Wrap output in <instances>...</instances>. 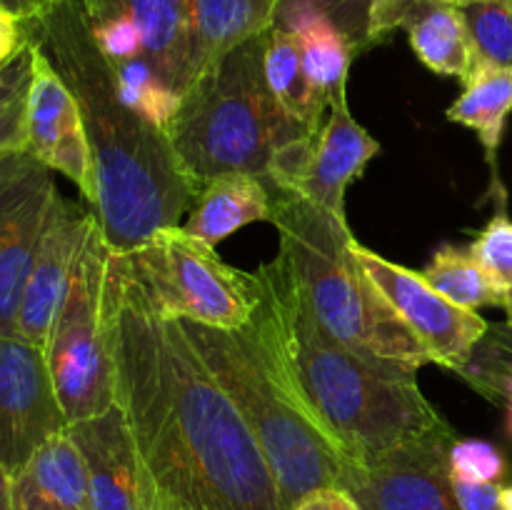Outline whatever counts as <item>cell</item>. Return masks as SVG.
Returning a JSON list of instances; mask_svg holds the SVG:
<instances>
[{"label":"cell","mask_w":512,"mask_h":510,"mask_svg":"<svg viewBox=\"0 0 512 510\" xmlns=\"http://www.w3.org/2000/svg\"><path fill=\"white\" fill-rule=\"evenodd\" d=\"M105 320L123 410L153 510H283L258 440L178 320L150 308L123 258L108 255Z\"/></svg>","instance_id":"obj_1"},{"label":"cell","mask_w":512,"mask_h":510,"mask_svg":"<svg viewBox=\"0 0 512 510\" xmlns=\"http://www.w3.org/2000/svg\"><path fill=\"white\" fill-rule=\"evenodd\" d=\"M25 33L78 100L98 185L90 210L110 253L125 255L158 230L178 228L180 215L198 200V188L168 133L120 98L113 65L100 53L78 0H58L25 23Z\"/></svg>","instance_id":"obj_2"},{"label":"cell","mask_w":512,"mask_h":510,"mask_svg":"<svg viewBox=\"0 0 512 510\" xmlns=\"http://www.w3.org/2000/svg\"><path fill=\"white\" fill-rule=\"evenodd\" d=\"M255 275L263 300L250 318V330L285 388L345 465H370L448 425L415 378L373 368L320 328L283 255Z\"/></svg>","instance_id":"obj_3"},{"label":"cell","mask_w":512,"mask_h":510,"mask_svg":"<svg viewBox=\"0 0 512 510\" xmlns=\"http://www.w3.org/2000/svg\"><path fill=\"white\" fill-rule=\"evenodd\" d=\"M273 188V185H270ZM280 255L320 328L343 348L383 373L415 378L433 363L393 305L360 270L348 223H340L300 195L273 188V220Z\"/></svg>","instance_id":"obj_4"},{"label":"cell","mask_w":512,"mask_h":510,"mask_svg":"<svg viewBox=\"0 0 512 510\" xmlns=\"http://www.w3.org/2000/svg\"><path fill=\"white\" fill-rule=\"evenodd\" d=\"M265 38L268 33L255 35L230 50L180 98L168 138L198 193L223 173L265 178L280 148L313 133L270 90Z\"/></svg>","instance_id":"obj_5"},{"label":"cell","mask_w":512,"mask_h":510,"mask_svg":"<svg viewBox=\"0 0 512 510\" xmlns=\"http://www.w3.org/2000/svg\"><path fill=\"white\" fill-rule=\"evenodd\" d=\"M178 323L258 440L283 510H295L313 490L340 485L343 458L285 388L250 325L230 330L193 320Z\"/></svg>","instance_id":"obj_6"},{"label":"cell","mask_w":512,"mask_h":510,"mask_svg":"<svg viewBox=\"0 0 512 510\" xmlns=\"http://www.w3.org/2000/svg\"><path fill=\"white\" fill-rule=\"evenodd\" d=\"M120 258L163 318L235 330L250 323L263 300L258 275L228 265L180 225L158 230Z\"/></svg>","instance_id":"obj_7"},{"label":"cell","mask_w":512,"mask_h":510,"mask_svg":"<svg viewBox=\"0 0 512 510\" xmlns=\"http://www.w3.org/2000/svg\"><path fill=\"white\" fill-rule=\"evenodd\" d=\"M108 255L110 250L93 213L68 293L45 343V358L68 425L115 405V375L105 320Z\"/></svg>","instance_id":"obj_8"},{"label":"cell","mask_w":512,"mask_h":510,"mask_svg":"<svg viewBox=\"0 0 512 510\" xmlns=\"http://www.w3.org/2000/svg\"><path fill=\"white\" fill-rule=\"evenodd\" d=\"M378 153V140L350 115L340 95L318 130L278 150L265 180L345 223V190Z\"/></svg>","instance_id":"obj_9"},{"label":"cell","mask_w":512,"mask_h":510,"mask_svg":"<svg viewBox=\"0 0 512 510\" xmlns=\"http://www.w3.org/2000/svg\"><path fill=\"white\" fill-rule=\"evenodd\" d=\"M360 270L380 290L395 313L415 333V338L430 350L433 363L460 373L473 355L475 345L485 338L490 323L478 310H465L440 295L423 273L390 263L353 238L350 243Z\"/></svg>","instance_id":"obj_10"},{"label":"cell","mask_w":512,"mask_h":510,"mask_svg":"<svg viewBox=\"0 0 512 510\" xmlns=\"http://www.w3.org/2000/svg\"><path fill=\"white\" fill-rule=\"evenodd\" d=\"M55 195L48 165L30 153L0 155V335H18L23 290Z\"/></svg>","instance_id":"obj_11"},{"label":"cell","mask_w":512,"mask_h":510,"mask_svg":"<svg viewBox=\"0 0 512 510\" xmlns=\"http://www.w3.org/2000/svg\"><path fill=\"white\" fill-rule=\"evenodd\" d=\"M450 425L390 450L370 465H343L340 488L363 510H460L450 478Z\"/></svg>","instance_id":"obj_12"},{"label":"cell","mask_w":512,"mask_h":510,"mask_svg":"<svg viewBox=\"0 0 512 510\" xmlns=\"http://www.w3.org/2000/svg\"><path fill=\"white\" fill-rule=\"evenodd\" d=\"M65 430L45 350L20 335H0V468L15 475Z\"/></svg>","instance_id":"obj_13"},{"label":"cell","mask_w":512,"mask_h":510,"mask_svg":"<svg viewBox=\"0 0 512 510\" xmlns=\"http://www.w3.org/2000/svg\"><path fill=\"white\" fill-rule=\"evenodd\" d=\"M30 48L33 83L28 95V153L53 173L65 175L93 208L98 185L78 100L43 48L35 40H30Z\"/></svg>","instance_id":"obj_14"},{"label":"cell","mask_w":512,"mask_h":510,"mask_svg":"<svg viewBox=\"0 0 512 510\" xmlns=\"http://www.w3.org/2000/svg\"><path fill=\"white\" fill-rule=\"evenodd\" d=\"M90 220L93 210H80L60 193L53 198L18 310V335L43 350L68 293L70 275Z\"/></svg>","instance_id":"obj_15"},{"label":"cell","mask_w":512,"mask_h":510,"mask_svg":"<svg viewBox=\"0 0 512 510\" xmlns=\"http://www.w3.org/2000/svg\"><path fill=\"white\" fill-rule=\"evenodd\" d=\"M88 470L90 510H153L143 460L118 405L68 425Z\"/></svg>","instance_id":"obj_16"},{"label":"cell","mask_w":512,"mask_h":510,"mask_svg":"<svg viewBox=\"0 0 512 510\" xmlns=\"http://www.w3.org/2000/svg\"><path fill=\"white\" fill-rule=\"evenodd\" d=\"M405 30L420 63L445 78L470 73L475 50L470 43L463 8L445 0H380L370 25V45Z\"/></svg>","instance_id":"obj_17"},{"label":"cell","mask_w":512,"mask_h":510,"mask_svg":"<svg viewBox=\"0 0 512 510\" xmlns=\"http://www.w3.org/2000/svg\"><path fill=\"white\" fill-rule=\"evenodd\" d=\"M88 20L120 15L143 35V60L183 98L188 88L190 0H78Z\"/></svg>","instance_id":"obj_18"},{"label":"cell","mask_w":512,"mask_h":510,"mask_svg":"<svg viewBox=\"0 0 512 510\" xmlns=\"http://www.w3.org/2000/svg\"><path fill=\"white\" fill-rule=\"evenodd\" d=\"M10 505L13 510H90L88 470L68 430L40 445L10 475Z\"/></svg>","instance_id":"obj_19"},{"label":"cell","mask_w":512,"mask_h":510,"mask_svg":"<svg viewBox=\"0 0 512 510\" xmlns=\"http://www.w3.org/2000/svg\"><path fill=\"white\" fill-rule=\"evenodd\" d=\"M278 5L280 0H190L188 88L240 43L268 33Z\"/></svg>","instance_id":"obj_20"},{"label":"cell","mask_w":512,"mask_h":510,"mask_svg":"<svg viewBox=\"0 0 512 510\" xmlns=\"http://www.w3.org/2000/svg\"><path fill=\"white\" fill-rule=\"evenodd\" d=\"M258 220H273V188L268 180L253 173H223L200 188L183 228L215 248L235 230Z\"/></svg>","instance_id":"obj_21"},{"label":"cell","mask_w":512,"mask_h":510,"mask_svg":"<svg viewBox=\"0 0 512 510\" xmlns=\"http://www.w3.org/2000/svg\"><path fill=\"white\" fill-rule=\"evenodd\" d=\"M275 25L295 35L303 53L305 73L310 83L318 90L320 98L333 103L335 98L345 95L348 70L355 58V50L343 30L315 5L303 0H285L278 5Z\"/></svg>","instance_id":"obj_22"},{"label":"cell","mask_w":512,"mask_h":510,"mask_svg":"<svg viewBox=\"0 0 512 510\" xmlns=\"http://www.w3.org/2000/svg\"><path fill=\"white\" fill-rule=\"evenodd\" d=\"M512 113V70L475 60L470 73L463 78V95L448 108L445 118L450 123L475 130L493 168V190L498 180V150L503 143L505 123Z\"/></svg>","instance_id":"obj_23"},{"label":"cell","mask_w":512,"mask_h":510,"mask_svg":"<svg viewBox=\"0 0 512 510\" xmlns=\"http://www.w3.org/2000/svg\"><path fill=\"white\" fill-rule=\"evenodd\" d=\"M265 78L285 113L308 130H318L328 115V103L310 83L303 65V53L293 33L285 28L268 30L265 38Z\"/></svg>","instance_id":"obj_24"},{"label":"cell","mask_w":512,"mask_h":510,"mask_svg":"<svg viewBox=\"0 0 512 510\" xmlns=\"http://www.w3.org/2000/svg\"><path fill=\"white\" fill-rule=\"evenodd\" d=\"M423 278L450 303L465 310H478L485 305L503 308V293L490 283L470 248L440 245L430 263L425 265Z\"/></svg>","instance_id":"obj_25"},{"label":"cell","mask_w":512,"mask_h":510,"mask_svg":"<svg viewBox=\"0 0 512 510\" xmlns=\"http://www.w3.org/2000/svg\"><path fill=\"white\" fill-rule=\"evenodd\" d=\"M458 375L490 403L503 405L512 395V325H490Z\"/></svg>","instance_id":"obj_26"},{"label":"cell","mask_w":512,"mask_h":510,"mask_svg":"<svg viewBox=\"0 0 512 510\" xmlns=\"http://www.w3.org/2000/svg\"><path fill=\"white\" fill-rule=\"evenodd\" d=\"M33 83V48H25L0 73V155L28 153V95Z\"/></svg>","instance_id":"obj_27"},{"label":"cell","mask_w":512,"mask_h":510,"mask_svg":"<svg viewBox=\"0 0 512 510\" xmlns=\"http://www.w3.org/2000/svg\"><path fill=\"white\" fill-rule=\"evenodd\" d=\"M113 70L115 80H118L120 98L130 108L138 110L143 118H148L150 123L168 133L170 123L178 113L180 95L168 83H163L158 73L148 65V60L143 58L125 60V63L113 65Z\"/></svg>","instance_id":"obj_28"},{"label":"cell","mask_w":512,"mask_h":510,"mask_svg":"<svg viewBox=\"0 0 512 510\" xmlns=\"http://www.w3.org/2000/svg\"><path fill=\"white\" fill-rule=\"evenodd\" d=\"M475 60L512 70V0H480L463 8Z\"/></svg>","instance_id":"obj_29"},{"label":"cell","mask_w":512,"mask_h":510,"mask_svg":"<svg viewBox=\"0 0 512 510\" xmlns=\"http://www.w3.org/2000/svg\"><path fill=\"white\" fill-rule=\"evenodd\" d=\"M498 203L495 215L470 245V253L490 283L505 295L512 290V218L505 208V190H498Z\"/></svg>","instance_id":"obj_30"},{"label":"cell","mask_w":512,"mask_h":510,"mask_svg":"<svg viewBox=\"0 0 512 510\" xmlns=\"http://www.w3.org/2000/svg\"><path fill=\"white\" fill-rule=\"evenodd\" d=\"M450 478L465 483H495L500 485L508 475L510 465L503 450L488 440L455 438L450 445Z\"/></svg>","instance_id":"obj_31"},{"label":"cell","mask_w":512,"mask_h":510,"mask_svg":"<svg viewBox=\"0 0 512 510\" xmlns=\"http://www.w3.org/2000/svg\"><path fill=\"white\" fill-rule=\"evenodd\" d=\"M280 3H285V0H280ZM303 3L323 10L338 25L353 45L355 55L373 48L370 45V25H373V15L380 0H303Z\"/></svg>","instance_id":"obj_32"},{"label":"cell","mask_w":512,"mask_h":510,"mask_svg":"<svg viewBox=\"0 0 512 510\" xmlns=\"http://www.w3.org/2000/svg\"><path fill=\"white\" fill-rule=\"evenodd\" d=\"M453 488L460 510H503V503H500V488L503 485L465 483V480L453 478Z\"/></svg>","instance_id":"obj_33"},{"label":"cell","mask_w":512,"mask_h":510,"mask_svg":"<svg viewBox=\"0 0 512 510\" xmlns=\"http://www.w3.org/2000/svg\"><path fill=\"white\" fill-rule=\"evenodd\" d=\"M295 510H363L358 500L340 485H328V488H318L313 493L305 495Z\"/></svg>","instance_id":"obj_34"},{"label":"cell","mask_w":512,"mask_h":510,"mask_svg":"<svg viewBox=\"0 0 512 510\" xmlns=\"http://www.w3.org/2000/svg\"><path fill=\"white\" fill-rule=\"evenodd\" d=\"M25 43H28L25 25L15 15H10L8 10L0 8V73L25 48Z\"/></svg>","instance_id":"obj_35"},{"label":"cell","mask_w":512,"mask_h":510,"mask_svg":"<svg viewBox=\"0 0 512 510\" xmlns=\"http://www.w3.org/2000/svg\"><path fill=\"white\" fill-rule=\"evenodd\" d=\"M58 0H0V8L8 10L10 15L20 20V23H33L40 15L48 13Z\"/></svg>","instance_id":"obj_36"},{"label":"cell","mask_w":512,"mask_h":510,"mask_svg":"<svg viewBox=\"0 0 512 510\" xmlns=\"http://www.w3.org/2000/svg\"><path fill=\"white\" fill-rule=\"evenodd\" d=\"M0 510H13L10 505V475L0 468Z\"/></svg>","instance_id":"obj_37"},{"label":"cell","mask_w":512,"mask_h":510,"mask_svg":"<svg viewBox=\"0 0 512 510\" xmlns=\"http://www.w3.org/2000/svg\"><path fill=\"white\" fill-rule=\"evenodd\" d=\"M500 503H503V510H512V483L500 488Z\"/></svg>","instance_id":"obj_38"},{"label":"cell","mask_w":512,"mask_h":510,"mask_svg":"<svg viewBox=\"0 0 512 510\" xmlns=\"http://www.w3.org/2000/svg\"><path fill=\"white\" fill-rule=\"evenodd\" d=\"M503 408H505V430H508V435L512 438V395H508Z\"/></svg>","instance_id":"obj_39"},{"label":"cell","mask_w":512,"mask_h":510,"mask_svg":"<svg viewBox=\"0 0 512 510\" xmlns=\"http://www.w3.org/2000/svg\"><path fill=\"white\" fill-rule=\"evenodd\" d=\"M503 308H505V313H508V325H512V290L503 295Z\"/></svg>","instance_id":"obj_40"},{"label":"cell","mask_w":512,"mask_h":510,"mask_svg":"<svg viewBox=\"0 0 512 510\" xmlns=\"http://www.w3.org/2000/svg\"><path fill=\"white\" fill-rule=\"evenodd\" d=\"M445 3H453V5H458V8H465V5L480 3V0H445Z\"/></svg>","instance_id":"obj_41"}]
</instances>
